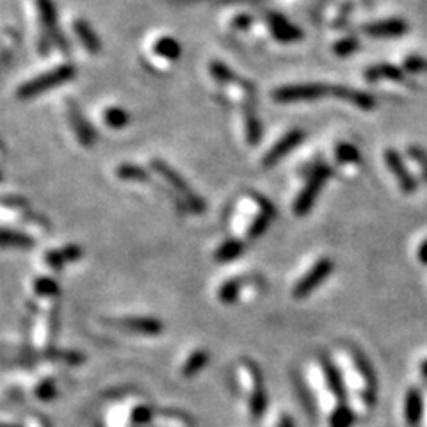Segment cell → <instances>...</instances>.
I'll list each match as a JSON object with an SVG mask.
<instances>
[{"label": "cell", "mask_w": 427, "mask_h": 427, "mask_svg": "<svg viewBox=\"0 0 427 427\" xmlns=\"http://www.w3.org/2000/svg\"><path fill=\"white\" fill-rule=\"evenodd\" d=\"M248 278H232L228 282H225L221 285V289L218 290V297L221 303L233 304L243 297L244 285H246Z\"/></svg>", "instance_id": "d6986e66"}, {"label": "cell", "mask_w": 427, "mask_h": 427, "mask_svg": "<svg viewBox=\"0 0 427 427\" xmlns=\"http://www.w3.org/2000/svg\"><path fill=\"white\" fill-rule=\"evenodd\" d=\"M404 68L409 73H427V59L420 55H409L404 61Z\"/></svg>", "instance_id": "836d02e7"}, {"label": "cell", "mask_w": 427, "mask_h": 427, "mask_svg": "<svg viewBox=\"0 0 427 427\" xmlns=\"http://www.w3.org/2000/svg\"><path fill=\"white\" fill-rule=\"evenodd\" d=\"M337 160L342 164H360L362 162V153L351 143H340L335 150Z\"/></svg>", "instance_id": "f1b7e54d"}, {"label": "cell", "mask_w": 427, "mask_h": 427, "mask_svg": "<svg viewBox=\"0 0 427 427\" xmlns=\"http://www.w3.org/2000/svg\"><path fill=\"white\" fill-rule=\"evenodd\" d=\"M276 427H294V420L289 415H282L279 422L276 423Z\"/></svg>", "instance_id": "74e56055"}, {"label": "cell", "mask_w": 427, "mask_h": 427, "mask_svg": "<svg viewBox=\"0 0 427 427\" xmlns=\"http://www.w3.org/2000/svg\"><path fill=\"white\" fill-rule=\"evenodd\" d=\"M246 243L243 239H228L221 244L214 253V260L218 262H232L239 257L240 253H244Z\"/></svg>", "instance_id": "7402d4cb"}, {"label": "cell", "mask_w": 427, "mask_h": 427, "mask_svg": "<svg viewBox=\"0 0 427 427\" xmlns=\"http://www.w3.org/2000/svg\"><path fill=\"white\" fill-rule=\"evenodd\" d=\"M55 392H57V388H55V383L52 379H43L34 388V394L40 401H50V399H54Z\"/></svg>", "instance_id": "d6a6232c"}, {"label": "cell", "mask_w": 427, "mask_h": 427, "mask_svg": "<svg viewBox=\"0 0 427 427\" xmlns=\"http://www.w3.org/2000/svg\"><path fill=\"white\" fill-rule=\"evenodd\" d=\"M331 94L338 100L349 101V104L356 105L358 109L363 111H370L376 107V98L372 94L365 93V91L353 89V87L348 86H331Z\"/></svg>", "instance_id": "5bb4252c"}, {"label": "cell", "mask_w": 427, "mask_h": 427, "mask_svg": "<svg viewBox=\"0 0 427 427\" xmlns=\"http://www.w3.org/2000/svg\"><path fill=\"white\" fill-rule=\"evenodd\" d=\"M33 292L38 299L55 301V297L59 296V285L48 276H40L33 282Z\"/></svg>", "instance_id": "d4e9b609"}, {"label": "cell", "mask_w": 427, "mask_h": 427, "mask_svg": "<svg viewBox=\"0 0 427 427\" xmlns=\"http://www.w3.org/2000/svg\"><path fill=\"white\" fill-rule=\"evenodd\" d=\"M57 331V308L50 306L40 311L36 328L33 330V342L38 349H48Z\"/></svg>", "instance_id": "ba28073f"}, {"label": "cell", "mask_w": 427, "mask_h": 427, "mask_svg": "<svg viewBox=\"0 0 427 427\" xmlns=\"http://www.w3.org/2000/svg\"><path fill=\"white\" fill-rule=\"evenodd\" d=\"M408 152H409V155H411V159L415 160L416 164H418V167H420V171H422L423 178L427 180V152H426V150H422L420 146H411Z\"/></svg>", "instance_id": "e575fe53"}, {"label": "cell", "mask_w": 427, "mask_h": 427, "mask_svg": "<svg viewBox=\"0 0 427 427\" xmlns=\"http://www.w3.org/2000/svg\"><path fill=\"white\" fill-rule=\"evenodd\" d=\"M77 38L80 40V43L86 47V50H89L91 54H98L101 50V41L96 36V33L93 30V27L86 22V20H75L73 23Z\"/></svg>", "instance_id": "ac0fdd59"}, {"label": "cell", "mask_w": 427, "mask_h": 427, "mask_svg": "<svg viewBox=\"0 0 427 427\" xmlns=\"http://www.w3.org/2000/svg\"><path fill=\"white\" fill-rule=\"evenodd\" d=\"M38 4V11H40L41 22H43L45 27V36L52 41V43L57 45L61 50H68L66 47V40L62 36V33L59 30V23H57V13H55V6L52 0H36Z\"/></svg>", "instance_id": "9c48e42d"}, {"label": "cell", "mask_w": 427, "mask_h": 427, "mask_svg": "<svg viewBox=\"0 0 427 427\" xmlns=\"http://www.w3.org/2000/svg\"><path fill=\"white\" fill-rule=\"evenodd\" d=\"M422 392L418 388H409L404 397V420L408 426H416L422 418L423 401Z\"/></svg>", "instance_id": "e0dca14e"}, {"label": "cell", "mask_w": 427, "mask_h": 427, "mask_svg": "<svg viewBox=\"0 0 427 427\" xmlns=\"http://www.w3.org/2000/svg\"><path fill=\"white\" fill-rule=\"evenodd\" d=\"M250 23H251V16L248 15H240L233 20V27H235V29H248Z\"/></svg>", "instance_id": "d590c367"}, {"label": "cell", "mask_w": 427, "mask_h": 427, "mask_svg": "<svg viewBox=\"0 0 427 427\" xmlns=\"http://www.w3.org/2000/svg\"><path fill=\"white\" fill-rule=\"evenodd\" d=\"M209 70H210V75L218 80L219 84H228V86H232V84H240L244 80V79H239V77L235 75V72H233L230 66H226L223 61H212L210 62Z\"/></svg>", "instance_id": "4316f807"}, {"label": "cell", "mask_w": 427, "mask_h": 427, "mask_svg": "<svg viewBox=\"0 0 427 427\" xmlns=\"http://www.w3.org/2000/svg\"><path fill=\"white\" fill-rule=\"evenodd\" d=\"M153 52L160 57L167 59V61H178V57L182 55V47L174 38L162 36L153 45Z\"/></svg>", "instance_id": "603a6c76"}, {"label": "cell", "mask_w": 427, "mask_h": 427, "mask_svg": "<svg viewBox=\"0 0 427 427\" xmlns=\"http://www.w3.org/2000/svg\"><path fill=\"white\" fill-rule=\"evenodd\" d=\"M360 48V41L356 38H345V40H340L335 43L333 52L340 57H345V55H351L353 52H356Z\"/></svg>", "instance_id": "1f68e13d"}, {"label": "cell", "mask_w": 427, "mask_h": 427, "mask_svg": "<svg viewBox=\"0 0 427 427\" xmlns=\"http://www.w3.org/2000/svg\"><path fill=\"white\" fill-rule=\"evenodd\" d=\"M107 324L114 326L116 330L131 331L138 335H159L162 331V323L153 317H123V318H109L105 321Z\"/></svg>", "instance_id": "30bf717a"}, {"label": "cell", "mask_w": 427, "mask_h": 427, "mask_svg": "<svg viewBox=\"0 0 427 427\" xmlns=\"http://www.w3.org/2000/svg\"><path fill=\"white\" fill-rule=\"evenodd\" d=\"M422 374L427 377V360L422 363Z\"/></svg>", "instance_id": "f35d334b"}, {"label": "cell", "mask_w": 427, "mask_h": 427, "mask_svg": "<svg viewBox=\"0 0 427 427\" xmlns=\"http://www.w3.org/2000/svg\"><path fill=\"white\" fill-rule=\"evenodd\" d=\"M416 255H418V260L422 262L423 265H427V240H423L422 244H420L418 251H416Z\"/></svg>", "instance_id": "8d00e7d4"}, {"label": "cell", "mask_w": 427, "mask_h": 427, "mask_svg": "<svg viewBox=\"0 0 427 427\" xmlns=\"http://www.w3.org/2000/svg\"><path fill=\"white\" fill-rule=\"evenodd\" d=\"M303 139H304L303 131H299V128H294V131H290L289 134L283 135V138L279 139V141L276 143V145L272 146L267 153H265L262 164H264L265 167L276 166V164H278L279 160L287 155V153H290L294 148H296V146H299V143L303 141Z\"/></svg>", "instance_id": "7c38bea8"}, {"label": "cell", "mask_w": 427, "mask_h": 427, "mask_svg": "<svg viewBox=\"0 0 427 427\" xmlns=\"http://www.w3.org/2000/svg\"><path fill=\"white\" fill-rule=\"evenodd\" d=\"M209 363V353L205 349H196L191 355L187 356L184 363L180 367V374L184 377H194L196 374H199L203 370V367Z\"/></svg>", "instance_id": "ffe728a7"}, {"label": "cell", "mask_w": 427, "mask_h": 427, "mask_svg": "<svg viewBox=\"0 0 427 427\" xmlns=\"http://www.w3.org/2000/svg\"><path fill=\"white\" fill-rule=\"evenodd\" d=\"M356 422V413L351 406L342 404L328 415V427H353Z\"/></svg>", "instance_id": "484cf974"}, {"label": "cell", "mask_w": 427, "mask_h": 427, "mask_svg": "<svg viewBox=\"0 0 427 427\" xmlns=\"http://www.w3.org/2000/svg\"><path fill=\"white\" fill-rule=\"evenodd\" d=\"M235 374L237 384L246 397L248 413H250L251 418H258L267 406V394H265L264 377H262L260 369L251 360L244 358L237 365Z\"/></svg>", "instance_id": "7a4b0ae2"}, {"label": "cell", "mask_w": 427, "mask_h": 427, "mask_svg": "<svg viewBox=\"0 0 427 427\" xmlns=\"http://www.w3.org/2000/svg\"><path fill=\"white\" fill-rule=\"evenodd\" d=\"M244 125H246L248 143H250L251 146L258 145V141H260L262 138V125L251 105H246V107H244Z\"/></svg>", "instance_id": "cb8c5ba5"}, {"label": "cell", "mask_w": 427, "mask_h": 427, "mask_svg": "<svg viewBox=\"0 0 427 427\" xmlns=\"http://www.w3.org/2000/svg\"><path fill=\"white\" fill-rule=\"evenodd\" d=\"M330 177L331 167L326 166V164H318V166L314 167L306 185H304V189L299 192L296 203H294V214H296V216H306V214L310 212L315 199H317L318 192L323 191V185L326 184V180Z\"/></svg>", "instance_id": "8992f818"}, {"label": "cell", "mask_w": 427, "mask_h": 427, "mask_svg": "<svg viewBox=\"0 0 427 427\" xmlns=\"http://www.w3.org/2000/svg\"><path fill=\"white\" fill-rule=\"evenodd\" d=\"M75 77V66L73 65H61L57 68L50 70L48 73L43 75H38L36 79L29 80V82L22 84V86L16 89V96L20 100H29V98L38 96L41 93H47V91L54 89V87L61 86V84L68 82Z\"/></svg>", "instance_id": "3957f363"}, {"label": "cell", "mask_w": 427, "mask_h": 427, "mask_svg": "<svg viewBox=\"0 0 427 427\" xmlns=\"http://www.w3.org/2000/svg\"><path fill=\"white\" fill-rule=\"evenodd\" d=\"M267 22L269 27H271L272 36L278 41H282V43H294V41H299L303 38V33L296 26H292L285 16L278 15V13L267 15Z\"/></svg>", "instance_id": "4fadbf2b"}, {"label": "cell", "mask_w": 427, "mask_h": 427, "mask_svg": "<svg viewBox=\"0 0 427 427\" xmlns=\"http://www.w3.org/2000/svg\"><path fill=\"white\" fill-rule=\"evenodd\" d=\"M152 167L167 182V184L171 185V187L174 189V191L178 192V194L182 196V198H184V203L187 205L189 210H192L194 214L205 212V201H203V199L199 198L191 187H189L187 182L184 180V177H182L177 170H173L170 164H166L164 160H159V159L152 160Z\"/></svg>", "instance_id": "277c9868"}, {"label": "cell", "mask_w": 427, "mask_h": 427, "mask_svg": "<svg viewBox=\"0 0 427 427\" xmlns=\"http://www.w3.org/2000/svg\"><path fill=\"white\" fill-rule=\"evenodd\" d=\"M2 243H4V246H15V248H22V250H27V248L34 246L33 239H30L29 235L18 232V230H9V228L2 230Z\"/></svg>", "instance_id": "83f0119b"}, {"label": "cell", "mask_w": 427, "mask_h": 427, "mask_svg": "<svg viewBox=\"0 0 427 427\" xmlns=\"http://www.w3.org/2000/svg\"><path fill=\"white\" fill-rule=\"evenodd\" d=\"M365 79L370 80V82H376V80H381V79L402 82V80H404V73L394 65H376L372 66V68L367 70Z\"/></svg>", "instance_id": "44dd1931"}, {"label": "cell", "mask_w": 427, "mask_h": 427, "mask_svg": "<svg viewBox=\"0 0 427 427\" xmlns=\"http://www.w3.org/2000/svg\"><path fill=\"white\" fill-rule=\"evenodd\" d=\"M104 120L111 128H123L125 125L131 123V116H128L127 111L121 109V107H109V109H105Z\"/></svg>", "instance_id": "f546056e"}, {"label": "cell", "mask_w": 427, "mask_h": 427, "mask_svg": "<svg viewBox=\"0 0 427 427\" xmlns=\"http://www.w3.org/2000/svg\"><path fill=\"white\" fill-rule=\"evenodd\" d=\"M363 33L372 38H397L408 33V23L401 18L381 20V22L369 23L363 27Z\"/></svg>", "instance_id": "9a60e30c"}, {"label": "cell", "mask_w": 427, "mask_h": 427, "mask_svg": "<svg viewBox=\"0 0 427 427\" xmlns=\"http://www.w3.org/2000/svg\"><path fill=\"white\" fill-rule=\"evenodd\" d=\"M333 271V262L330 258H318L310 269H308L306 274L301 279H297V283L292 289V297L294 299H304L306 296H310L315 289H317L328 276Z\"/></svg>", "instance_id": "52a82bcc"}, {"label": "cell", "mask_w": 427, "mask_h": 427, "mask_svg": "<svg viewBox=\"0 0 427 427\" xmlns=\"http://www.w3.org/2000/svg\"><path fill=\"white\" fill-rule=\"evenodd\" d=\"M340 356L345 360V369L348 374H342L345 381V388L351 381H358V390L356 397L365 404V408H370L376 401V374H374L372 365L367 360L360 349L353 345H344L340 348Z\"/></svg>", "instance_id": "6da1fadb"}, {"label": "cell", "mask_w": 427, "mask_h": 427, "mask_svg": "<svg viewBox=\"0 0 427 427\" xmlns=\"http://www.w3.org/2000/svg\"><path fill=\"white\" fill-rule=\"evenodd\" d=\"M384 162H387L388 170L392 171V174L395 177L399 187H401V191L404 194H411V192L416 191V180L411 177L404 160L401 159V155L395 150H387L384 152Z\"/></svg>", "instance_id": "8fae6325"}, {"label": "cell", "mask_w": 427, "mask_h": 427, "mask_svg": "<svg viewBox=\"0 0 427 427\" xmlns=\"http://www.w3.org/2000/svg\"><path fill=\"white\" fill-rule=\"evenodd\" d=\"M331 94L330 84H294V86H282L272 91V98L278 104H297V101H311Z\"/></svg>", "instance_id": "5b68a950"}, {"label": "cell", "mask_w": 427, "mask_h": 427, "mask_svg": "<svg viewBox=\"0 0 427 427\" xmlns=\"http://www.w3.org/2000/svg\"><path fill=\"white\" fill-rule=\"evenodd\" d=\"M118 177H120L121 180H128V182L148 180V173H146L143 167L134 166V164H123V166L118 167Z\"/></svg>", "instance_id": "4dcf8cb0"}, {"label": "cell", "mask_w": 427, "mask_h": 427, "mask_svg": "<svg viewBox=\"0 0 427 427\" xmlns=\"http://www.w3.org/2000/svg\"><path fill=\"white\" fill-rule=\"evenodd\" d=\"M68 116H70V121H72L73 131H75V134H77V139L80 141V145L82 146L93 145L94 143L93 128L89 127V123L86 121V118H84L82 113H80L79 105H77L73 100L68 101Z\"/></svg>", "instance_id": "2e32d148"}]
</instances>
